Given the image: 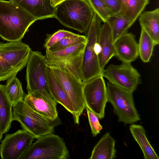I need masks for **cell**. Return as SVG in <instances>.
Wrapping results in <instances>:
<instances>
[{
  "mask_svg": "<svg viewBox=\"0 0 159 159\" xmlns=\"http://www.w3.org/2000/svg\"><path fill=\"white\" fill-rule=\"evenodd\" d=\"M46 75L48 88L51 95L57 103L61 105L72 114L74 119L75 117V113L73 107L52 68L47 65Z\"/></svg>",
  "mask_w": 159,
  "mask_h": 159,
  "instance_id": "18",
  "label": "cell"
},
{
  "mask_svg": "<svg viewBox=\"0 0 159 159\" xmlns=\"http://www.w3.org/2000/svg\"><path fill=\"white\" fill-rule=\"evenodd\" d=\"M75 34L67 30H60L52 34H48L43 45L47 49L65 37L73 36Z\"/></svg>",
  "mask_w": 159,
  "mask_h": 159,
  "instance_id": "29",
  "label": "cell"
},
{
  "mask_svg": "<svg viewBox=\"0 0 159 159\" xmlns=\"http://www.w3.org/2000/svg\"><path fill=\"white\" fill-rule=\"evenodd\" d=\"M47 65L45 56L38 51H31L26 65L28 93L37 91L50 93L47 79Z\"/></svg>",
  "mask_w": 159,
  "mask_h": 159,
  "instance_id": "10",
  "label": "cell"
},
{
  "mask_svg": "<svg viewBox=\"0 0 159 159\" xmlns=\"http://www.w3.org/2000/svg\"><path fill=\"white\" fill-rule=\"evenodd\" d=\"M32 50L20 41L0 42V81L7 80L26 65Z\"/></svg>",
  "mask_w": 159,
  "mask_h": 159,
  "instance_id": "4",
  "label": "cell"
},
{
  "mask_svg": "<svg viewBox=\"0 0 159 159\" xmlns=\"http://www.w3.org/2000/svg\"><path fill=\"white\" fill-rule=\"evenodd\" d=\"M138 44L139 56L140 59L144 62H148L156 45L151 37L142 29Z\"/></svg>",
  "mask_w": 159,
  "mask_h": 159,
  "instance_id": "26",
  "label": "cell"
},
{
  "mask_svg": "<svg viewBox=\"0 0 159 159\" xmlns=\"http://www.w3.org/2000/svg\"><path fill=\"white\" fill-rule=\"evenodd\" d=\"M141 29L149 35L155 45L159 43V9L146 11L139 17Z\"/></svg>",
  "mask_w": 159,
  "mask_h": 159,
  "instance_id": "19",
  "label": "cell"
},
{
  "mask_svg": "<svg viewBox=\"0 0 159 159\" xmlns=\"http://www.w3.org/2000/svg\"><path fill=\"white\" fill-rule=\"evenodd\" d=\"M13 120L18 122L23 129L38 139L46 134L53 133L55 127L61 124L58 117L52 120L34 111L24 100L12 107Z\"/></svg>",
  "mask_w": 159,
  "mask_h": 159,
  "instance_id": "3",
  "label": "cell"
},
{
  "mask_svg": "<svg viewBox=\"0 0 159 159\" xmlns=\"http://www.w3.org/2000/svg\"><path fill=\"white\" fill-rule=\"evenodd\" d=\"M34 139L33 135L23 129L6 134L0 145L1 159H20Z\"/></svg>",
  "mask_w": 159,
  "mask_h": 159,
  "instance_id": "13",
  "label": "cell"
},
{
  "mask_svg": "<svg viewBox=\"0 0 159 159\" xmlns=\"http://www.w3.org/2000/svg\"><path fill=\"white\" fill-rule=\"evenodd\" d=\"M16 76L7 80L6 84L4 85L5 92L12 107L24 100L25 96L21 83Z\"/></svg>",
  "mask_w": 159,
  "mask_h": 159,
  "instance_id": "25",
  "label": "cell"
},
{
  "mask_svg": "<svg viewBox=\"0 0 159 159\" xmlns=\"http://www.w3.org/2000/svg\"><path fill=\"white\" fill-rule=\"evenodd\" d=\"M107 88V102L112 106L119 121L132 124L140 120L134 103L132 92L109 82Z\"/></svg>",
  "mask_w": 159,
  "mask_h": 159,
  "instance_id": "7",
  "label": "cell"
},
{
  "mask_svg": "<svg viewBox=\"0 0 159 159\" xmlns=\"http://www.w3.org/2000/svg\"><path fill=\"white\" fill-rule=\"evenodd\" d=\"M107 22L110 27L115 41L127 33L129 29L133 25L128 18L120 12L112 15Z\"/></svg>",
  "mask_w": 159,
  "mask_h": 159,
  "instance_id": "24",
  "label": "cell"
},
{
  "mask_svg": "<svg viewBox=\"0 0 159 159\" xmlns=\"http://www.w3.org/2000/svg\"><path fill=\"white\" fill-rule=\"evenodd\" d=\"M129 130L135 141L141 148L145 159H159V157L146 136L145 130L141 125L132 124Z\"/></svg>",
  "mask_w": 159,
  "mask_h": 159,
  "instance_id": "21",
  "label": "cell"
},
{
  "mask_svg": "<svg viewBox=\"0 0 159 159\" xmlns=\"http://www.w3.org/2000/svg\"><path fill=\"white\" fill-rule=\"evenodd\" d=\"M63 139L53 133L43 135L32 143L20 159H68Z\"/></svg>",
  "mask_w": 159,
  "mask_h": 159,
  "instance_id": "6",
  "label": "cell"
},
{
  "mask_svg": "<svg viewBox=\"0 0 159 159\" xmlns=\"http://www.w3.org/2000/svg\"><path fill=\"white\" fill-rule=\"evenodd\" d=\"M12 108L4 85L0 84V131L3 135L8 131L13 121Z\"/></svg>",
  "mask_w": 159,
  "mask_h": 159,
  "instance_id": "22",
  "label": "cell"
},
{
  "mask_svg": "<svg viewBox=\"0 0 159 159\" xmlns=\"http://www.w3.org/2000/svg\"><path fill=\"white\" fill-rule=\"evenodd\" d=\"M102 21L94 13L89 26L86 32L87 41L84 51L81 67L83 83L97 76L102 75L103 70L98 60V37Z\"/></svg>",
  "mask_w": 159,
  "mask_h": 159,
  "instance_id": "5",
  "label": "cell"
},
{
  "mask_svg": "<svg viewBox=\"0 0 159 159\" xmlns=\"http://www.w3.org/2000/svg\"><path fill=\"white\" fill-rule=\"evenodd\" d=\"M94 13L87 0H66L56 7L55 18L66 27L85 33Z\"/></svg>",
  "mask_w": 159,
  "mask_h": 159,
  "instance_id": "2",
  "label": "cell"
},
{
  "mask_svg": "<svg viewBox=\"0 0 159 159\" xmlns=\"http://www.w3.org/2000/svg\"><path fill=\"white\" fill-rule=\"evenodd\" d=\"M87 41L85 36L75 34L73 36L63 38L46 50L51 52L57 51L78 44L86 43Z\"/></svg>",
  "mask_w": 159,
  "mask_h": 159,
  "instance_id": "27",
  "label": "cell"
},
{
  "mask_svg": "<svg viewBox=\"0 0 159 159\" xmlns=\"http://www.w3.org/2000/svg\"><path fill=\"white\" fill-rule=\"evenodd\" d=\"M94 13L98 16L102 22H107L113 14L102 0H87Z\"/></svg>",
  "mask_w": 159,
  "mask_h": 159,
  "instance_id": "28",
  "label": "cell"
},
{
  "mask_svg": "<svg viewBox=\"0 0 159 159\" xmlns=\"http://www.w3.org/2000/svg\"><path fill=\"white\" fill-rule=\"evenodd\" d=\"M83 91L86 107L100 119H103L108 102L107 86L103 77L100 75L83 83Z\"/></svg>",
  "mask_w": 159,
  "mask_h": 159,
  "instance_id": "11",
  "label": "cell"
},
{
  "mask_svg": "<svg viewBox=\"0 0 159 159\" xmlns=\"http://www.w3.org/2000/svg\"><path fill=\"white\" fill-rule=\"evenodd\" d=\"M17 4L37 20L55 18L56 7L49 0H9Z\"/></svg>",
  "mask_w": 159,
  "mask_h": 159,
  "instance_id": "17",
  "label": "cell"
},
{
  "mask_svg": "<svg viewBox=\"0 0 159 159\" xmlns=\"http://www.w3.org/2000/svg\"><path fill=\"white\" fill-rule=\"evenodd\" d=\"M116 56L122 63H131L139 56L138 43L134 35L128 33L115 41Z\"/></svg>",
  "mask_w": 159,
  "mask_h": 159,
  "instance_id": "16",
  "label": "cell"
},
{
  "mask_svg": "<svg viewBox=\"0 0 159 159\" xmlns=\"http://www.w3.org/2000/svg\"><path fill=\"white\" fill-rule=\"evenodd\" d=\"M149 2V0H122L120 12L133 24Z\"/></svg>",
  "mask_w": 159,
  "mask_h": 159,
  "instance_id": "23",
  "label": "cell"
},
{
  "mask_svg": "<svg viewBox=\"0 0 159 159\" xmlns=\"http://www.w3.org/2000/svg\"><path fill=\"white\" fill-rule=\"evenodd\" d=\"M86 43L78 44L57 51L46 50L45 56L47 65L50 66L63 67L82 81L81 67Z\"/></svg>",
  "mask_w": 159,
  "mask_h": 159,
  "instance_id": "9",
  "label": "cell"
},
{
  "mask_svg": "<svg viewBox=\"0 0 159 159\" xmlns=\"http://www.w3.org/2000/svg\"><path fill=\"white\" fill-rule=\"evenodd\" d=\"M3 137V134L1 133L0 131V141L2 139V137Z\"/></svg>",
  "mask_w": 159,
  "mask_h": 159,
  "instance_id": "33",
  "label": "cell"
},
{
  "mask_svg": "<svg viewBox=\"0 0 159 159\" xmlns=\"http://www.w3.org/2000/svg\"><path fill=\"white\" fill-rule=\"evenodd\" d=\"M98 43L99 62L101 68L103 70L110 59L116 56L115 41L107 22H104L101 26Z\"/></svg>",
  "mask_w": 159,
  "mask_h": 159,
  "instance_id": "15",
  "label": "cell"
},
{
  "mask_svg": "<svg viewBox=\"0 0 159 159\" xmlns=\"http://www.w3.org/2000/svg\"><path fill=\"white\" fill-rule=\"evenodd\" d=\"M50 67L73 107L75 113L74 123L79 125L80 116L86 107L83 94V83L63 67Z\"/></svg>",
  "mask_w": 159,
  "mask_h": 159,
  "instance_id": "8",
  "label": "cell"
},
{
  "mask_svg": "<svg viewBox=\"0 0 159 159\" xmlns=\"http://www.w3.org/2000/svg\"><path fill=\"white\" fill-rule=\"evenodd\" d=\"M25 102L35 111L52 120L57 119V103L50 93L37 91L28 93L24 99Z\"/></svg>",
  "mask_w": 159,
  "mask_h": 159,
  "instance_id": "14",
  "label": "cell"
},
{
  "mask_svg": "<svg viewBox=\"0 0 159 159\" xmlns=\"http://www.w3.org/2000/svg\"><path fill=\"white\" fill-rule=\"evenodd\" d=\"M115 141L110 133L104 134L94 146L89 159H113L115 158Z\"/></svg>",
  "mask_w": 159,
  "mask_h": 159,
  "instance_id": "20",
  "label": "cell"
},
{
  "mask_svg": "<svg viewBox=\"0 0 159 159\" xmlns=\"http://www.w3.org/2000/svg\"><path fill=\"white\" fill-rule=\"evenodd\" d=\"M102 75L109 82L133 92L140 83V75L131 63L110 64L103 69Z\"/></svg>",
  "mask_w": 159,
  "mask_h": 159,
  "instance_id": "12",
  "label": "cell"
},
{
  "mask_svg": "<svg viewBox=\"0 0 159 159\" xmlns=\"http://www.w3.org/2000/svg\"><path fill=\"white\" fill-rule=\"evenodd\" d=\"M113 14L120 12L122 5V0H102Z\"/></svg>",
  "mask_w": 159,
  "mask_h": 159,
  "instance_id": "31",
  "label": "cell"
},
{
  "mask_svg": "<svg viewBox=\"0 0 159 159\" xmlns=\"http://www.w3.org/2000/svg\"><path fill=\"white\" fill-rule=\"evenodd\" d=\"M92 134L96 136L99 134L102 129V126L100 123L98 116L89 108L86 107Z\"/></svg>",
  "mask_w": 159,
  "mask_h": 159,
  "instance_id": "30",
  "label": "cell"
},
{
  "mask_svg": "<svg viewBox=\"0 0 159 159\" xmlns=\"http://www.w3.org/2000/svg\"><path fill=\"white\" fill-rule=\"evenodd\" d=\"M37 19L16 3L0 0V37L8 42L20 41Z\"/></svg>",
  "mask_w": 159,
  "mask_h": 159,
  "instance_id": "1",
  "label": "cell"
},
{
  "mask_svg": "<svg viewBox=\"0 0 159 159\" xmlns=\"http://www.w3.org/2000/svg\"><path fill=\"white\" fill-rule=\"evenodd\" d=\"M52 6L56 7L57 5L66 0H49Z\"/></svg>",
  "mask_w": 159,
  "mask_h": 159,
  "instance_id": "32",
  "label": "cell"
}]
</instances>
